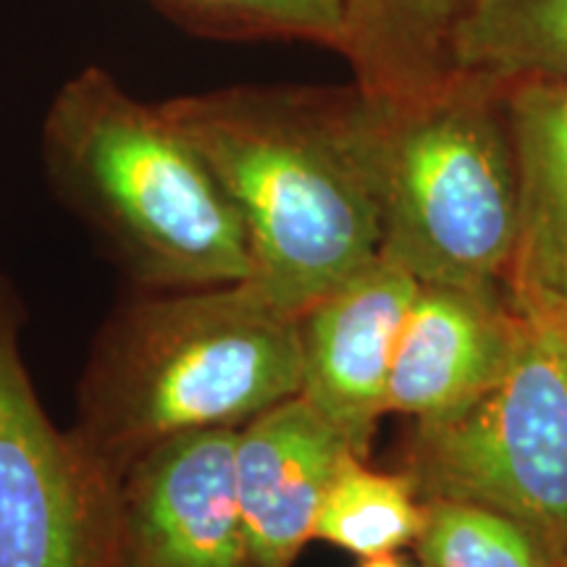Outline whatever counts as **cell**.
Segmentation results:
<instances>
[{
  "mask_svg": "<svg viewBox=\"0 0 567 567\" xmlns=\"http://www.w3.org/2000/svg\"><path fill=\"white\" fill-rule=\"evenodd\" d=\"M513 326L507 284L494 289L421 284L394 350L386 413L415 421L457 415L502 373Z\"/></svg>",
  "mask_w": 567,
  "mask_h": 567,
  "instance_id": "10",
  "label": "cell"
},
{
  "mask_svg": "<svg viewBox=\"0 0 567 567\" xmlns=\"http://www.w3.org/2000/svg\"><path fill=\"white\" fill-rule=\"evenodd\" d=\"M365 103L381 252L421 284L505 287L517 243V161L505 82L452 71Z\"/></svg>",
  "mask_w": 567,
  "mask_h": 567,
  "instance_id": "4",
  "label": "cell"
},
{
  "mask_svg": "<svg viewBox=\"0 0 567 567\" xmlns=\"http://www.w3.org/2000/svg\"><path fill=\"white\" fill-rule=\"evenodd\" d=\"M530 302V300H528ZM538 308H544L551 316V321L557 323L559 334H563V342L567 347V302H557V305H544V302H534Z\"/></svg>",
  "mask_w": 567,
  "mask_h": 567,
  "instance_id": "17",
  "label": "cell"
},
{
  "mask_svg": "<svg viewBox=\"0 0 567 567\" xmlns=\"http://www.w3.org/2000/svg\"><path fill=\"white\" fill-rule=\"evenodd\" d=\"M237 431L174 436L126 467L124 567H247L234 476Z\"/></svg>",
  "mask_w": 567,
  "mask_h": 567,
  "instance_id": "8",
  "label": "cell"
},
{
  "mask_svg": "<svg viewBox=\"0 0 567 567\" xmlns=\"http://www.w3.org/2000/svg\"><path fill=\"white\" fill-rule=\"evenodd\" d=\"M354 87L375 97L429 90L455 71L452 38L476 0H337Z\"/></svg>",
  "mask_w": 567,
  "mask_h": 567,
  "instance_id": "12",
  "label": "cell"
},
{
  "mask_svg": "<svg viewBox=\"0 0 567 567\" xmlns=\"http://www.w3.org/2000/svg\"><path fill=\"white\" fill-rule=\"evenodd\" d=\"M455 71L567 76V0H476L452 38Z\"/></svg>",
  "mask_w": 567,
  "mask_h": 567,
  "instance_id": "13",
  "label": "cell"
},
{
  "mask_svg": "<svg viewBox=\"0 0 567 567\" xmlns=\"http://www.w3.org/2000/svg\"><path fill=\"white\" fill-rule=\"evenodd\" d=\"M55 187L151 292L247 281L245 226L161 103H142L109 71L84 69L42 126Z\"/></svg>",
  "mask_w": 567,
  "mask_h": 567,
  "instance_id": "3",
  "label": "cell"
},
{
  "mask_svg": "<svg viewBox=\"0 0 567 567\" xmlns=\"http://www.w3.org/2000/svg\"><path fill=\"white\" fill-rule=\"evenodd\" d=\"M360 567H405L394 555H381V557H368Z\"/></svg>",
  "mask_w": 567,
  "mask_h": 567,
  "instance_id": "18",
  "label": "cell"
},
{
  "mask_svg": "<svg viewBox=\"0 0 567 567\" xmlns=\"http://www.w3.org/2000/svg\"><path fill=\"white\" fill-rule=\"evenodd\" d=\"M352 452L300 394L239 425L234 476L247 567H292L310 538L323 494Z\"/></svg>",
  "mask_w": 567,
  "mask_h": 567,
  "instance_id": "9",
  "label": "cell"
},
{
  "mask_svg": "<svg viewBox=\"0 0 567 567\" xmlns=\"http://www.w3.org/2000/svg\"><path fill=\"white\" fill-rule=\"evenodd\" d=\"M421 281L379 252L300 316V396L360 460L386 415L389 379Z\"/></svg>",
  "mask_w": 567,
  "mask_h": 567,
  "instance_id": "7",
  "label": "cell"
},
{
  "mask_svg": "<svg viewBox=\"0 0 567 567\" xmlns=\"http://www.w3.org/2000/svg\"><path fill=\"white\" fill-rule=\"evenodd\" d=\"M513 297L507 363L478 400L415 421L402 473L423 499H465L513 517L567 563V347L538 305Z\"/></svg>",
  "mask_w": 567,
  "mask_h": 567,
  "instance_id": "5",
  "label": "cell"
},
{
  "mask_svg": "<svg viewBox=\"0 0 567 567\" xmlns=\"http://www.w3.org/2000/svg\"><path fill=\"white\" fill-rule=\"evenodd\" d=\"M245 226L250 281L300 318L381 252L358 87H231L161 103Z\"/></svg>",
  "mask_w": 567,
  "mask_h": 567,
  "instance_id": "1",
  "label": "cell"
},
{
  "mask_svg": "<svg viewBox=\"0 0 567 567\" xmlns=\"http://www.w3.org/2000/svg\"><path fill=\"white\" fill-rule=\"evenodd\" d=\"M413 547L425 567H555L547 549L513 517L465 499H423Z\"/></svg>",
  "mask_w": 567,
  "mask_h": 567,
  "instance_id": "15",
  "label": "cell"
},
{
  "mask_svg": "<svg viewBox=\"0 0 567 567\" xmlns=\"http://www.w3.org/2000/svg\"><path fill=\"white\" fill-rule=\"evenodd\" d=\"M189 30L224 40H308L342 48L337 0H155Z\"/></svg>",
  "mask_w": 567,
  "mask_h": 567,
  "instance_id": "16",
  "label": "cell"
},
{
  "mask_svg": "<svg viewBox=\"0 0 567 567\" xmlns=\"http://www.w3.org/2000/svg\"><path fill=\"white\" fill-rule=\"evenodd\" d=\"M555 567H567V563H557Z\"/></svg>",
  "mask_w": 567,
  "mask_h": 567,
  "instance_id": "19",
  "label": "cell"
},
{
  "mask_svg": "<svg viewBox=\"0 0 567 567\" xmlns=\"http://www.w3.org/2000/svg\"><path fill=\"white\" fill-rule=\"evenodd\" d=\"M423 502L405 473H381L347 452L326 488L316 538L354 557L394 555L415 542Z\"/></svg>",
  "mask_w": 567,
  "mask_h": 567,
  "instance_id": "14",
  "label": "cell"
},
{
  "mask_svg": "<svg viewBox=\"0 0 567 567\" xmlns=\"http://www.w3.org/2000/svg\"><path fill=\"white\" fill-rule=\"evenodd\" d=\"M19 331V300L0 279V567H124L122 476L55 429Z\"/></svg>",
  "mask_w": 567,
  "mask_h": 567,
  "instance_id": "6",
  "label": "cell"
},
{
  "mask_svg": "<svg viewBox=\"0 0 567 567\" xmlns=\"http://www.w3.org/2000/svg\"><path fill=\"white\" fill-rule=\"evenodd\" d=\"M517 161V243L507 289L567 302V76L505 82Z\"/></svg>",
  "mask_w": 567,
  "mask_h": 567,
  "instance_id": "11",
  "label": "cell"
},
{
  "mask_svg": "<svg viewBox=\"0 0 567 567\" xmlns=\"http://www.w3.org/2000/svg\"><path fill=\"white\" fill-rule=\"evenodd\" d=\"M300 384V318L255 281L151 292L103 323L71 431L122 476L153 446L239 429Z\"/></svg>",
  "mask_w": 567,
  "mask_h": 567,
  "instance_id": "2",
  "label": "cell"
}]
</instances>
